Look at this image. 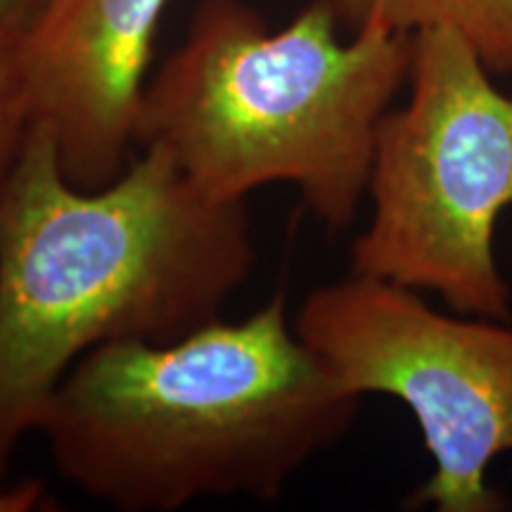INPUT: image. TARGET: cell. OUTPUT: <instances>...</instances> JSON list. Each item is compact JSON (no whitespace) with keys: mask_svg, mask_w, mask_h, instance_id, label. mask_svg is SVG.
I'll return each mask as SVG.
<instances>
[{"mask_svg":"<svg viewBox=\"0 0 512 512\" xmlns=\"http://www.w3.org/2000/svg\"><path fill=\"white\" fill-rule=\"evenodd\" d=\"M252 266L245 202L204 195L157 147L105 188H79L31 124L0 190V484L76 361L219 320Z\"/></svg>","mask_w":512,"mask_h":512,"instance_id":"6da1fadb","label":"cell"},{"mask_svg":"<svg viewBox=\"0 0 512 512\" xmlns=\"http://www.w3.org/2000/svg\"><path fill=\"white\" fill-rule=\"evenodd\" d=\"M361 399L306 347L275 292L240 323L88 351L38 432L67 482L121 512L271 503L351 430Z\"/></svg>","mask_w":512,"mask_h":512,"instance_id":"7a4b0ae2","label":"cell"},{"mask_svg":"<svg viewBox=\"0 0 512 512\" xmlns=\"http://www.w3.org/2000/svg\"><path fill=\"white\" fill-rule=\"evenodd\" d=\"M313 0L273 31L247 0H200L147 81L138 147H157L219 202L285 183L330 230L368 197L377 128L408 81L413 36L361 27Z\"/></svg>","mask_w":512,"mask_h":512,"instance_id":"3957f363","label":"cell"},{"mask_svg":"<svg viewBox=\"0 0 512 512\" xmlns=\"http://www.w3.org/2000/svg\"><path fill=\"white\" fill-rule=\"evenodd\" d=\"M411 93L380 121L368 226L351 271L437 292L456 313L512 320L496 223L512 207V98L465 38L413 34Z\"/></svg>","mask_w":512,"mask_h":512,"instance_id":"277c9868","label":"cell"},{"mask_svg":"<svg viewBox=\"0 0 512 512\" xmlns=\"http://www.w3.org/2000/svg\"><path fill=\"white\" fill-rule=\"evenodd\" d=\"M294 330L351 392L415 415L434 472L411 508H510L486 472L512 453V320L448 316L413 287L351 271L304 299Z\"/></svg>","mask_w":512,"mask_h":512,"instance_id":"5b68a950","label":"cell"},{"mask_svg":"<svg viewBox=\"0 0 512 512\" xmlns=\"http://www.w3.org/2000/svg\"><path fill=\"white\" fill-rule=\"evenodd\" d=\"M171 0H43L19 34L31 124L53 136L64 176L110 185L138 157L155 36Z\"/></svg>","mask_w":512,"mask_h":512,"instance_id":"8992f818","label":"cell"},{"mask_svg":"<svg viewBox=\"0 0 512 512\" xmlns=\"http://www.w3.org/2000/svg\"><path fill=\"white\" fill-rule=\"evenodd\" d=\"M339 24L418 34L448 29L475 50L491 74H512V0H325Z\"/></svg>","mask_w":512,"mask_h":512,"instance_id":"52a82bcc","label":"cell"},{"mask_svg":"<svg viewBox=\"0 0 512 512\" xmlns=\"http://www.w3.org/2000/svg\"><path fill=\"white\" fill-rule=\"evenodd\" d=\"M31 126L22 69L19 34L0 24V190L15 169Z\"/></svg>","mask_w":512,"mask_h":512,"instance_id":"ba28073f","label":"cell"},{"mask_svg":"<svg viewBox=\"0 0 512 512\" xmlns=\"http://www.w3.org/2000/svg\"><path fill=\"white\" fill-rule=\"evenodd\" d=\"M48 489L41 479L0 484V512H34L48 508Z\"/></svg>","mask_w":512,"mask_h":512,"instance_id":"9c48e42d","label":"cell"},{"mask_svg":"<svg viewBox=\"0 0 512 512\" xmlns=\"http://www.w3.org/2000/svg\"><path fill=\"white\" fill-rule=\"evenodd\" d=\"M43 0H0V24L15 34H22L36 17Z\"/></svg>","mask_w":512,"mask_h":512,"instance_id":"30bf717a","label":"cell"}]
</instances>
